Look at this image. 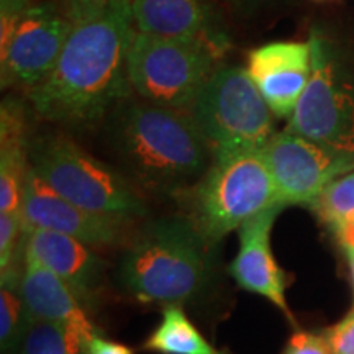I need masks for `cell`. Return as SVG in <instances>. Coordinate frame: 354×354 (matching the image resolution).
I'll return each instance as SVG.
<instances>
[{"instance_id":"obj_1","label":"cell","mask_w":354,"mask_h":354,"mask_svg":"<svg viewBox=\"0 0 354 354\" xmlns=\"http://www.w3.org/2000/svg\"><path fill=\"white\" fill-rule=\"evenodd\" d=\"M133 33L131 0H112L105 10L74 25L53 73L30 88L35 110L63 125H88L104 117L131 91Z\"/></svg>"},{"instance_id":"obj_2","label":"cell","mask_w":354,"mask_h":354,"mask_svg":"<svg viewBox=\"0 0 354 354\" xmlns=\"http://www.w3.org/2000/svg\"><path fill=\"white\" fill-rule=\"evenodd\" d=\"M112 140L127 169L154 190L177 189L197 179L214 156L189 110L149 102L118 110Z\"/></svg>"},{"instance_id":"obj_3","label":"cell","mask_w":354,"mask_h":354,"mask_svg":"<svg viewBox=\"0 0 354 354\" xmlns=\"http://www.w3.org/2000/svg\"><path fill=\"white\" fill-rule=\"evenodd\" d=\"M210 245L192 220L151 221L120 261L123 289L143 304L180 305L197 297L214 276Z\"/></svg>"},{"instance_id":"obj_4","label":"cell","mask_w":354,"mask_h":354,"mask_svg":"<svg viewBox=\"0 0 354 354\" xmlns=\"http://www.w3.org/2000/svg\"><path fill=\"white\" fill-rule=\"evenodd\" d=\"M30 167L59 196L92 214L127 221L146 210L118 172L66 136H41L30 143Z\"/></svg>"},{"instance_id":"obj_5","label":"cell","mask_w":354,"mask_h":354,"mask_svg":"<svg viewBox=\"0 0 354 354\" xmlns=\"http://www.w3.org/2000/svg\"><path fill=\"white\" fill-rule=\"evenodd\" d=\"M276 205V184L261 149L214 154L197 187L192 221L210 243ZM286 207V205H284Z\"/></svg>"},{"instance_id":"obj_6","label":"cell","mask_w":354,"mask_h":354,"mask_svg":"<svg viewBox=\"0 0 354 354\" xmlns=\"http://www.w3.org/2000/svg\"><path fill=\"white\" fill-rule=\"evenodd\" d=\"M189 113L214 154L263 149L276 135L272 110L246 68L214 71Z\"/></svg>"},{"instance_id":"obj_7","label":"cell","mask_w":354,"mask_h":354,"mask_svg":"<svg viewBox=\"0 0 354 354\" xmlns=\"http://www.w3.org/2000/svg\"><path fill=\"white\" fill-rule=\"evenodd\" d=\"M210 44L190 39L159 38L136 32L128 48V77L145 102L189 110L214 73Z\"/></svg>"},{"instance_id":"obj_8","label":"cell","mask_w":354,"mask_h":354,"mask_svg":"<svg viewBox=\"0 0 354 354\" xmlns=\"http://www.w3.org/2000/svg\"><path fill=\"white\" fill-rule=\"evenodd\" d=\"M312 74L287 131L339 156H354V95L339 81L326 44L312 37Z\"/></svg>"},{"instance_id":"obj_9","label":"cell","mask_w":354,"mask_h":354,"mask_svg":"<svg viewBox=\"0 0 354 354\" xmlns=\"http://www.w3.org/2000/svg\"><path fill=\"white\" fill-rule=\"evenodd\" d=\"M261 151L284 205L312 207L326 185L354 169V156H339L287 130L276 133Z\"/></svg>"},{"instance_id":"obj_10","label":"cell","mask_w":354,"mask_h":354,"mask_svg":"<svg viewBox=\"0 0 354 354\" xmlns=\"http://www.w3.org/2000/svg\"><path fill=\"white\" fill-rule=\"evenodd\" d=\"M74 24L55 6H30L0 46L2 86L37 87L55 69Z\"/></svg>"},{"instance_id":"obj_11","label":"cell","mask_w":354,"mask_h":354,"mask_svg":"<svg viewBox=\"0 0 354 354\" xmlns=\"http://www.w3.org/2000/svg\"><path fill=\"white\" fill-rule=\"evenodd\" d=\"M21 227L46 230L76 238L88 246H110L122 238L125 221L99 214H92L74 205L68 198L53 190L30 167L21 201Z\"/></svg>"},{"instance_id":"obj_12","label":"cell","mask_w":354,"mask_h":354,"mask_svg":"<svg viewBox=\"0 0 354 354\" xmlns=\"http://www.w3.org/2000/svg\"><path fill=\"white\" fill-rule=\"evenodd\" d=\"M246 69L272 113L292 117L312 74V43H268L250 53Z\"/></svg>"},{"instance_id":"obj_13","label":"cell","mask_w":354,"mask_h":354,"mask_svg":"<svg viewBox=\"0 0 354 354\" xmlns=\"http://www.w3.org/2000/svg\"><path fill=\"white\" fill-rule=\"evenodd\" d=\"M284 205H276L256 215L240 228V246L230 264V276L243 290L268 299L294 320L286 297V272L274 258L271 230Z\"/></svg>"},{"instance_id":"obj_14","label":"cell","mask_w":354,"mask_h":354,"mask_svg":"<svg viewBox=\"0 0 354 354\" xmlns=\"http://www.w3.org/2000/svg\"><path fill=\"white\" fill-rule=\"evenodd\" d=\"M19 290L28 320L50 322L81 335L86 343L97 330L87 317L82 302L51 269L24 253Z\"/></svg>"},{"instance_id":"obj_15","label":"cell","mask_w":354,"mask_h":354,"mask_svg":"<svg viewBox=\"0 0 354 354\" xmlns=\"http://www.w3.org/2000/svg\"><path fill=\"white\" fill-rule=\"evenodd\" d=\"M25 253L51 269L86 304L102 287L105 263L92 246L46 230L24 232Z\"/></svg>"},{"instance_id":"obj_16","label":"cell","mask_w":354,"mask_h":354,"mask_svg":"<svg viewBox=\"0 0 354 354\" xmlns=\"http://www.w3.org/2000/svg\"><path fill=\"white\" fill-rule=\"evenodd\" d=\"M131 13L140 33L202 41L214 50L221 43L205 0H131Z\"/></svg>"},{"instance_id":"obj_17","label":"cell","mask_w":354,"mask_h":354,"mask_svg":"<svg viewBox=\"0 0 354 354\" xmlns=\"http://www.w3.org/2000/svg\"><path fill=\"white\" fill-rule=\"evenodd\" d=\"M30 145L26 143L24 115L19 105L3 102L0 118V214L20 215Z\"/></svg>"},{"instance_id":"obj_18","label":"cell","mask_w":354,"mask_h":354,"mask_svg":"<svg viewBox=\"0 0 354 354\" xmlns=\"http://www.w3.org/2000/svg\"><path fill=\"white\" fill-rule=\"evenodd\" d=\"M156 354H220L189 320L180 305H166L162 318L143 344Z\"/></svg>"},{"instance_id":"obj_19","label":"cell","mask_w":354,"mask_h":354,"mask_svg":"<svg viewBox=\"0 0 354 354\" xmlns=\"http://www.w3.org/2000/svg\"><path fill=\"white\" fill-rule=\"evenodd\" d=\"M8 354H86V339L66 326L28 320Z\"/></svg>"},{"instance_id":"obj_20","label":"cell","mask_w":354,"mask_h":354,"mask_svg":"<svg viewBox=\"0 0 354 354\" xmlns=\"http://www.w3.org/2000/svg\"><path fill=\"white\" fill-rule=\"evenodd\" d=\"M310 209L330 228L354 215V171L336 177L326 185Z\"/></svg>"},{"instance_id":"obj_21","label":"cell","mask_w":354,"mask_h":354,"mask_svg":"<svg viewBox=\"0 0 354 354\" xmlns=\"http://www.w3.org/2000/svg\"><path fill=\"white\" fill-rule=\"evenodd\" d=\"M19 284L20 281L2 282L0 289V346L3 354L12 351L28 323Z\"/></svg>"},{"instance_id":"obj_22","label":"cell","mask_w":354,"mask_h":354,"mask_svg":"<svg viewBox=\"0 0 354 354\" xmlns=\"http://www.w3.org/2000/svg\"><path fill=\"white\" fill-rule=\"evenodd\" d=\"M331 354H354V308L323 333Z\"/></svg>"},{"instance_id":"obj_23","label":"cell","mask_w":354,"mask_h":354,"mask_svg":"<svg viewBox=\"0 0 354 354\" xmlns=\"http://www.w3.org/2000/svg\"><path fill=\"white\" fill-rule=\"evenodd\" d=\"M56 3L57 6L55 7L57 10L76 25L105 10L112 0H56Z\"/></svg>"},{"instance_id":"obj_24","label":"cell","mask_w":354,"mask_h":354,"mask_svg":"<svg viewBox=\"0 0 354 354\" xmlns=\"http://www.w3.org/2000/svg\"><path fill=\"white\" fill-rule=\"evenodd\" d=\"M284 354H331V351L323 335L295 331L287 343Z\"/></svg>"},{"instance_id":"obj_25","label":"cell","mask_w":354,"mask_h":354,"mask_svg":"<svg viewBox=\"0 0 354 354\" xmlns=\"http://www.w3.org/2000/svg\"><path fill=\"white\" fill-rule=\"evenodd\" d=\"M28 0H2L0 3V46L8 41L13 30L21 19V15L28 10Z\"/></svg>"},{"instance_id":"obj_26","label":"cell","mask_w":354,"mask_h":354,"mask_svg":"<svg viewBox=\"0 0 354 354\" xmlns=\"http://www.w3.org/2000/svg\"><path fill=\"white\" fill-rule=\"evenodd\" d=\"M86 354H135V351L127 344L112 342L97 333L86 343Z\"/></svg>"},{"instance_id":"obj_27","label":"cell","mask_w":354,"mask_h":354,"mask_svg":"<svg viewBox=\"0 0 354 354\" xmlns=\"http://www.w3.org/2000/svg\"><path fill=\"white\" fill-rule=\"evenodd\" d=\"M331 232L335 233L336 241L339 243V246H342L346 253L348 251H354V215L339 221L336 227L331 228Z\"/></svg>"},{"instance_id":"obj_28","label":"cell","mask_w":354,"mask_h":354,"mask_svg":"<svg viewBox=\"0 0 354 354\" xmlns=\"http://www.w3.org/2000/svg\"><path fill=\"white\" fill-rule=\"evenodd\" d=\"M349 261V269H351V279H353V289H354V251H348L346 253Z\"/></svg>"},{"instance_id":"obj_29","label":"cell","mask_w":354,"mask_h":354,"mask_svg":"<svg viewBox=\"0 0 354 354\" xmlns=\"http://www.w3.org/2000/svg\"><path fill=\"white\" fill-rule=\"evenodd\" d=\"M241 2H250V0H241Z\"/></svg>"}]
</instances>
